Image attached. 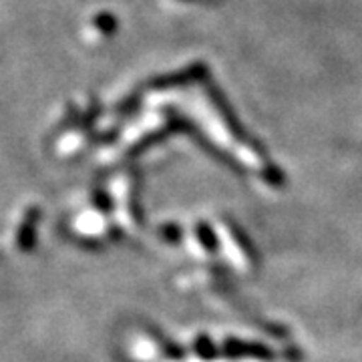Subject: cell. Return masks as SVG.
<instances>
[{
	"instance_id": "obj_2",
	"label": "cell",
	"mask_w": 362,
	"mask_h": 362,
	"mask_svg": "<svg viewBox=\"0 0 362 362\" xmlns=\"http://www.w3.org/2000/svg\"><path fill=\"white\" fill-rule=\"evenodd\" d=\"M35 232H37V216H28L18 232L16 238V246L21 252H30L35 247Z\"/></svg>"
},
{
	"instance_id": "obj_3",
	"label": "cell",
	"mask_w": 362,
	"mask_h": 362,
	"mask_svg": "<svg viewBox=\"0 0 362 362\" xmlns=\"http://www.w3.org/2000/svg\"><path fill=\"white\" fill-rule=\"evenodd\" d=\"M195 233H197L202 246L206 247V250H216V247H218V238H216V233L211 232L209 226H206V223H197Z\"/></svg>"
},
{
	"instance_id": "obj_4",
	"label": "cell",
	"mask_w": 362,
	"mask_h": 362,
	"mask_svg": "<svg viewBox=\"0 0 362 362\" xmlns=\"http://www.w3.org/2000/svg\"><path fill=\"white\" fill-rule=\"evenodd\" d=\"M195 350H197V354H199L204 361L216 356V354H214V346H211V342H209V338L207 337L197 338V342H195Z\"/></svg>"
},
{
	"instance_id": "obj_1",
	"label": "cell",
	"mask_w": 362,
	"mask_h": 362,
	"mask_svg": "<svg viewBox=\"0 0 362 362\" xmlns=\"http://www.w3.org/2000/svg\"><path fill=\"white\" fill-rule=\"evenodd\" d=\"M223 350L228 356H233V358H259V361H272L274 354L266 346L262 344H256V342H244V340H228L223 344Z\"/></svg>"
}]
</instances>
